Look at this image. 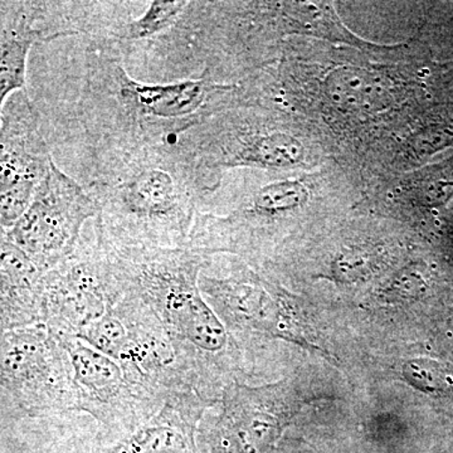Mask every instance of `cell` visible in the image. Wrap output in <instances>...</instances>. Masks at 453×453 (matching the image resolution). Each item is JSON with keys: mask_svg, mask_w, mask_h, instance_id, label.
I'll return each instance as SVG.
<instances>
[{"mask_svg": "<svg viewBox=\"0 0 453 453\" xmlns=\"http://www.w3.org/2000/svg\"><path fill=\"white\" fill-rule=\"evenodd\" d=\"M86 40L76 113L89 165L172 142L219 112L234 92L205 79L142 81L129 73L120 47Z\"/></svg>", "mask_w": 453, "mask_h": 453, "instance_id": "cell-1", "label": "cell"}, {"mask_svg": "<svg viewBox=\"0 0 453 453\" xmlns=\"http://www.w3.org/2000/svg\"><path fill=\"white\" fill-rule=\"evenodd\" d=\"M107 249L115 262L122 292L134 295L151 309L177 345L198 392L219 403L223 389L235 380L231 366L237 356L234 336L199 288L211 256L190 247Z\"/></svg>", "mask_w": 453, "mask_h": 453, "instance_id": "cell-2", "label": "cell"}, {"mask_svg": "<svg viewBox=\"0 0 453 453\" xmlns=\"http://www.w3.org/2000/svg\"><path fill=\"white\" fill-rule=\"evenodd\" d=\"M98 205L95 234L113 250H173L189 244L199 196L168 145L148 146L89 165Z\"/></svg>", "mask_w": 453, "mask_h": 453, "instance_id": "cell-3", "label": "cell"}, {"mask_svg": "<svg viewBox=\"0 0 453 453\" xmlns=\"http://www.w3.org/2000/svg\"><path fill=\"white\" fill-rule=\"evenodd\" d=\"M0 398L3 425L77 412L70 357L46 325L2 333Z\"/></svg>", "mask_w": 453, "mask_h": 453, "instance_id": "cell-4", "label": "cell"}, {"mask_svg": "<svg viewBox=\"0 0 453 453\" xmlns=\"http://www.w3.org/2000/svg\"><path fill=\"white\" fill-rule=\"evenodd\" d=\"M316 401L288 378L257 387L232 381L223 389L219 414L199 426L198 451L271 453L303 408Z\"/></svg>", "mask_w": 453, "mask_h": 453, "instance_id": "cell-5", "label": "cell"}, {"mask_svg": "<svg viewBox=\"0 0 453 453\" xmlns=\"http://www.w3.org/2000/svg\"><path fill=\"white\" fill-rule=\"evenodd\" d=\"M122 295L111 252L95 234L44 273L42 324L59 336H79Z\"/></svg>", "mask_w": 453, "mask_h": 453, "instance_id": "cell-6", "label": "cell"}, {"mask_svg": "<svg viewBox=\"0 0 453 453\" xmlns=\"http://www.w3.org/2000/svg\"><path fill=\"white\" fill-rule=\"evenodd\" d=\"M97 214V203L86 187L53 162L22 219L11 231L0 234L49 273L73 255L86 220L96 219Z\"/></svg>", "mask_w": 453, "mask_h": 453, "instance_id": "cell-7", "label": "cell"}, {"mask_svg": "<svg viewBox=\"0 0 453 453\" xmlns=\"http://www.w3.org/2000/svg\"><path fill=\"white\" fill-rule=\"evenodd\" d=\"M56 336L73 365L77 412L88 413L97 421L110 442L162 410L166 398L134 383L112 357L77 336Z\"/></svg>", "mask_w": 453, "mask_h": 453, "instance_id": "cell-8", "label": "cell"}, {"mask_svg": "<svg viewBox=\"0 0 453 453\" xmlns=\"http://www.w3.org/2000/svg\"><path fill=\"white\" fill-rule=\"evenodd\" d=\"M199 288L231 335L281 339L323 353L310 338L305 316L290 295L262 277L250 271L228 277L202 273Z\"/></svg>", "mask_w": 453, "mask_h": 453, "instance_id": "cell-9", "label": "cell"}, {"mask_svg": "<svg viewBox=\"0 0 453 453\" xmlns=\"http://www.w3.org/2000/svg\"><path fill=\"white\" fill-rule=\"evenodd\" d=\"M0 225L11 231L22 219L53 160L41 113L28 91L14 92L0 112Z\"/></svg>", "mask_w": 453, "mask_h": 453, "instance_id": "cell-10", "label": "cell"}, {"mask_svg": "<svg viewBox=\"0 0 453 453\" xmlns=\"http://www.w3.org/2000/svg\"><path fill=\"white\" fill-rule=\"evenodd\" d=\"M214 405L198 393H173L154 417L96 453H199L196 434Z\"/></svg>", "mask_w": 453, "mask_h": 453, "instance_id": "cell-11", "label": "cell"}, {"mask_svg": "<svg viewBox=\"0 0 453 453\" xmlns=\"http://www.w3.org/2000/svg\"><path fill=\"white\" fill-rule=\"evenodd\" d=\"M2 235V234H0ZM43 271L8 238H0V329L42 324Z\"/></svg>", "mask_w": 453, "mask_h": 453, "instance_id": "cell-12", "label": "cell"}, {"mask_svg": "<svg viewBox=\"0 0 453 453\" xmlns=\"http://www.w3.org/2000/svg\"><path fill=\"white\" fill-rule=\"evenodd\" d=\"M35 43H42L35 28L32 0L0 3V101L27 91V59Z\"/></svg>", "mask_w": 453, "mask_h": 453, "instance_id": "cell-13", "label": "cell"}, {"mask_svg": "<svg viewBox=\"0 0 453 453\" xmlns=\"http://www.w3.org/2000/svg\"><path fill=\"white\" fill-rule=\"evenodd\" d=\"M325 89L335 105L351 112L375 111L388 100V88L378 74L351 65L334 70Z\"/></svg>", "mask_w": 453, "mask_h": 453, "instance_id": "cell-14", "label": "cell"}, {"mask_svg": "<svg viewBox=\"0 0 453 453\" xmlns=\"http://www.w3.org/2000/svg\"><path fill=\"white\" fill-rule=\"evenodd\" d=\"M187 5L186 0H154L149 3L144 14L136 18H119L96 40L111 42L125 53L172 28Z\"/></svg>", "mask_w": 453, "mask_h": 453, "instance_id": "cell-15", "label": "cell"}, {"mask_svg": "<svg viewBox=\"0 0 453 453\" xmlns=\"http://www.w3.org/2000/svg\"><path fill=\"white\" fill-rule=\"evenodd\" d=\"M402 375L414 388L427 393H443L453 389L451 366L434 359H411L404 363Z\"/></svg>", "mask_w": 453, "mask_h": 453, "instance_id": "cell-16", "label": "cell"}, {"mask_svg": "<svg viewBox=\"0 0 453 453\" xmlns=\"http://www.w3.org/2000/svg\"><path fill=\"white\" fill-rule=\"evenodd\" d=\"M374 267V253L365 251L363 249H357L340 256L335 268H334V273L340 280L356 281V280L362 279V277L371 275Z\"/></svg>", "mask_w": 453, "mask_h": 453, "instance_id": "cell-17", "label": "cell"}, {"mask_svg": "<svg viewBox=\"0 0 453 453\" xmlns=\"http://www.w3.org/2000/svg\"><path fill=\"white\" fill-rule=\"evenodd\" d=\"M425 281L419 273L414 271H405L393 280L386 290L390 300H410L418 297L425 290Z\"/></svg>", "mask_w": 453, "mask_h": 453, "instance_id": "cell-18", "label": "cell"}]
</instances>
